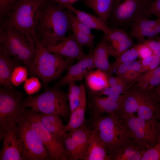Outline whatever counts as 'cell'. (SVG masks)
<instances>
[{
  "mask_svg": "<svg viewBox=\"0 0 160 160\" xmlns=\"http://www.w3.org/2000/svg\"><path fill=\"white\" fill-rule=\"evenodd\" d=\"M70 13V11L64 10L53 1L45 6L36 32H38L39 40L45 47L57 44L71 30Z\"/></svg>",
  "mask_w": 160,
  "mask_h": 160,
  "instance_id": "6da1fadb",
  "label": "cell"
},
{
  "mask_svg": "<svg viewBox=\"0 0 160 160\" xmlns=\"http://www.w3.org/2000/svg\"><path fill=\"white\" fill-rule=\"evenodd\" d=\"M34 42L36 55L27 68L31 75L40 78L43 86H46L50 81L59 77L74 60L66 59L49 52L38 39Z\"/></svg>",
  "mask_w": 160,
  "mask_h": 160,
  "instance_id": "7a4b0ae2",
  "label": "cell"
},
{
  "mask_svg": "<svg viewBox=\"0 0 160 160\" xmlns=\"http://www.w3.org/2000/svg\"><path fill=\"white\" fill-rule=\"evenodd\" d=\"M45 1L19 0L7 14L6 24L34 40L38 39L36 29L43 11Z\"/></svg>",
  "mask_w": 160,
  "mask_h": 160,
  "instance_id": "3957f363",
  "label": "cell"
},
{
  "mask_svg": "<svg viewBox=\"0 0 160 160\" xmlns=\"http://www.w3.org/2000/svg\"><path fill=\"white\" fill-rule=\"evenodd\" d=\"M89 128L96 133L107 152L124 144L131 137L124 120L118 115L93 116Z\"/></svg>",
  "mask_w": 160,
  "mask_h": 160,
  "instance_id": "277c9868",
  "label": "cell"
},
{
  "mask_svg": "<svg viewBox=\"0 0 160 160\" xmlns=\"http://www.w3.org/2000/svg\"><path fill=\"white\" fill-rule=\"evenodd\" d=\"M23 104L37 113L57 115L66 121L71 115L67 93L54 86L47 88L39 95L26 97Z\"/></svg>",
  "mask_w": 160,
  "mask_h": 160,
  "instance_id": "5b68a950",
  "label": "cell"
},
{
  "mask_svg": "<svg viewBox=\"0 0 160 160\" xmlns=\"http://www.w3.org/2000/svg\"><path fill=\"white\" fill-rule=\"evenodd\" d=\"M154 0H113L107 25L124 29L140 18H151L152 15L149 8Z\"/></svg>",
  "mask_w": 160,
  "mask_h": 160,
  "instance_id": "8992f818",
  "label": "cell"
},
{
  "mask_svg": "<svg viewBox=\"0 0 160 160\" xmlns=\"http://www.w3.org/2000/svg\"><path fill=\"white\" fill-rule=\"evenodd\" d=\"M16 128L23 160H52L25 114L17 122Z\"/></svg>",
  "mask_w": 160,
  "mask_h": 160,
  "instance_id": "52a82bcc",
  "label": "cell"
},
{
  "mask_svg": "<svg viewBox=\"0 0 160 160\" xmlns=\"http://www.w3.org/2000/svg\"><path fill=\"white\" fill-rule=\"evenodd\" d=\"M23 95L16 91L0 88V138L8 130L15 127L25 114Z\"/></svg>",
  "mask_w": 160,
  "mask_h": 160,
  "instance_id": "ba28073f",
  "label": "cell"
},
{
  "mask_svg": "<svg viewBox=\"0 0 160 160\" xmlns=\"http://www.w3.org/2000/svg\"><path fill=\"white\" fill-rule=\"evenodd\" d=\"M25 115L32 129L37 134L52 160H69L63 137L52 135L41 124L38 113L32 109L25 110Z\"/></svg>",
  "mask_w": 160,
  "mask_h": 160,
  "instance_id": "9c48e42d",
  "label": "cell"
},
{
  "mask_svg": "<svg viewBox=\"0 0 160 160\" xmlns=\"http://www.w3.org/2000/svg\"><path fill=\"white\" fill-rule=\"evenodd\" d=\"M131 137L145 145L148 149L157 142L160 126L157 119L152 120L142 119L134 115L124 119Z\"/></svg>",
  "mask_w": 160,
  "mask_h": 160,
  "instance_id": "30bf717a",
  "label": "cell"
},
{
  "mask_svg": "<svg viewBox=\"0 0 160 160\" xmlns=\"http://www.w3.org/2000/svg\"><path fill=\"white\" fill-rule=\"evenodd\" d=\"M92 51L85 55L77 63L70 65L66 74L54 86L59 87L73 82L80 81L84 79L87 74L95 68L92 56Z\"/></svg>",
  "mask_w": 160,
  "mask_h": 160,
  "instance_id": "8fae6325",
  "label": "cell"
},
{
  "mask_svg": "<svg viewBox=\"0 0 160 160\" xmlns=\"http://www.w3.org/2000/svg\"><path fill=\"white\" fill-rule=\"evenodd\" d=\"M89 106L93 112V116H98L104 113H116L123 94L112 95L102 97L96 93L88 92Z\"/></svg>",
  "mask_w": 160,
  "mask_h": 160,
  "instance_id": "7c38bea8",
  "label": "cell"
},
{
  "mask_svg": "<svg viewBox=\"0 0 160 160\" xmlns=\"http://www.w3.org/2000/svg\"><path fill=\"white\" fill-rule=\"evenodd\" d=\"M6 30L1 35L0 49L17 60L18 53L29 39L12 26L6 24Z\"/></svg>",
  "mask_w": 160,
  "mask_h": 160,
  "instance_id": "4fadbf2b",
  "label": "cell"
},
{
  "mask_svg": "<svg viewBox=\"0 0 160 160\" xmlns=\"http://www.w3.org/2000/svg\"><path fill=\"white\" fill-rule=\"evenodd\" d=\"M132 36L123 28H112L111 33L106 35V40L110 56L116 59L133 45Z\"/></svg>",
  "mask_w": 160,
  "mask_h": 160,
  "instance_id": "5bb4252c",
  "label": "cell"
},
{
  "mask_svg": "<svg viewBox=\"0 0 160 160\" xmlns=\"http://www.w3.org/2000/svg\"><path fill=\"white\" fill-rule=\"evenodd\" d=\"M46 47L49 52L68 59H76L78 60L85 55L82 47L78 43L71 32L57 44Z\"/></svg>",
  "mask_w": 160,
  "mask_h": 160,
  "instance_id": "9a60e30c",
  "label": "cell"
},
{
  "mask_svg": "<svg viewBox=\"0 0 160 160\" xmlns=\"http://www.w3.org/2000/svg\"><path fill=\"white\" fill-rule=\"evenodd\" d=\"M148 149L146 146L131 137L122 145L108 153L111 160H141Z\"/></svg>",
  "mask_w": 160,
  "mask_h": 160,
  "instance_id": "2e32d148",
  "label": "cell"
},
{
  "mask_svg": "<svg viewBox=\"0 0 160 160\" xmlns=\"http://www.w3.org/2000/svg\"><path fill=\"white\" fill-rule=\"evenodd\" d=\"M144 92L135 84L131 87L123 94L116 114L123 119L134 115L137 111Z\"/></svg>",
  "mask_w": 160,
  "mask_h": 160,
  "instance_id": "e0dca14e",
  "label": "cell"
},
{
  "mask_svg": "<svg viewBox=\"0 0 160 160\" xmlns=\"http://www.w3.org/2000/svg\"><path fill=\"white\" fill-rule=\"evenodd\" d=\"M3 145L0 153V160H22L16 126L7 131L0 138Z\"/></svg>",
  "mask_w": 160,
  "mask_h": 160,
  "instance_id": "ac0fdd59",
  "label": "cell"
},
{
  "mask_svg": "<svg viewBox=\"0 0 160 160\" xmlns=\"http://www.w3.org/2000/svg\"><path fill=\"white\" fill-rule=\"evenodd\" d=\"M81 86V93L79 105L71 112L68 121L64 125L63 129L64 133L71 132L86 125L85 112L87 105L86 91L84 84Z\"/></svg>",
  "mask_w": 160,
  "mask_h": 160,
  "instance_id": "d6986e66",
  "label": "cell"
},
{
  "mask_svg": "<svg viewBox=\"0 0 160 160\" xmlns=\"http://www.w3.org/2000/svg\"><path fill=\"white\" fill-rule=\"evenodd\" d=\"M109 56L106 35L104 34L92 52V56L95 68L111 74L113 71L109 62Z\"/></svg>",
  "mask_w": 160,
  "mask_h": 160,
  "instance_id": "ffe728a7",
  "label": "cell"
},
{
  "mask_svg": "<svg viewBox=\"0 0 160 160\" xmlns=\"http://www.w3.org/2000/svg\"><path fill=\"white\" fill-rule=\"evenodd\" d=\"M66 9L72 12L79 20L91 29L101 31L107 35L111 33L112 28L98 17L79 10L72 4L68 5Z\"/></svg>",
  "mask_w": 160,
  "mask_h": 160,
  "instance_id": "44dd1931",
  "label": "cell"
},
{
  "mask_svg": "<svg viewBox=\"0 0 160 160\" xmlns=\"http://www.w3.org/2000/svg\"><path fill=\"white\" fill-rule=\"evenodd\" d=\"M17 66L15 61L10 56L0 49V85L4 88L12 91H16L11 82L12 72Z\"/></svg>",
  "mask_w": 160,
  "mask_h": 160,
  "instance_id": "7402d4cb",
  "label": "cell"
},
{
  "mask_svg": "<svg viewBox=\"0 0 160 160\" xmlns=\"http://www.w3.org/2000/svg\"><path fill=\"white\" fill-rule=\"evenodd\" d=\"M158 103L150 92L144 91L137 111L138 117L146 120H152L157 119L155 111Z\"/></svg>",
  "mask_w": 160,
  "mask_h": 160,
  "instance_id": "603a6c76",
  "label": "cell"
},
{
  "mask_svg": "<svg viewBox=\"0 0 160 160\" xmlns=\"http://www.w3.org/2000/svg\"><path fill=\"white\" fill-rule=\"evenodd\" d=\"M91 129V139L84 160H111L105 146L95 132Z\"/></svg>",
  "mask_w": 160,
  "mask_h": 160,
  "instance_id": "cb8c5ba5",
  "label": "cell"
},
{
  "mask_svg": "<svg viewBox=\"0 0 160 160\" xmlns=\"http://www.w3.org/2000/svg\"><path fill=\"white\" fill-rule=\"evenodd\" d=\"M107 73L98 69L89 72L84 79L89 91L98 93L109 87Z\"/></svg>",
  "mask_w": 160,
  "mask_h": 160,
  "instance_id": "d4e9b609",
  "label": "cell"
},
{
  "mask_svg": "<svg viewBox=\"0 0 160 160\" xmlns=\"http://www.w3.org/2000/svg\"><path fill=\"white\" fill-rule=\"evenodd\" d=\"M38 113L41 124L50 133L55 137H62L64 125L60 116L54 114Z\"/></svg>",
  "mask_w": 160,
  "mask_h": 160,
  "instance_id": "484cf974",
  "label": "cell"
},
{
  "mask_svg": "<svg viewBox=\"0 0 160 160\" xmlns=\"http://www.w3.org/2000/svg\"><path fill=\"white\" fill-rule=\"evenodd\" d=\"M135 85L142 90L149 92L160 84V65L156 68L140 74Z\"/></svg>",
  "mask_w": 160,
  "mask_h": 160,
  "instance_id": "4316f807",
  "label": "cell"
},
{
  "mask_svg": "<svg viewBox=\"0 0 160 160\" xmlns=\"http://www.w3.org/2000/svg\"><path fill=\"white\" fill-rule=\"evenodd\" d=\"M69 132L78 147L81 160H84L91 139V130L86 124Z\"/></svg>",
  "mask_w": 160,
  "mask_h": 160,
  "instance_id": "83f0119b",
  "label": "cell"
},
{
  "mask_svg": "<svg viewBox=\"0 0 160 160\" xmlns=\"http://www.w3.org/2000/svg\"><path fill=\"white\" fill-rule=\"evenodd\" d=\"M113 0H84L83 4L92 9L106 24Z\"/></svg>",
  "mask_w": 160,
  "mask_h": 160,
  "instance_id": "f1b7e54d",
  "label": "cell"
},
{
  "mask_svg": "<svg viewBox=\"0 0 160 160\" xmlns=\"http://www.w3.org/2000/svg\"><path fill=\"white\" fill-rule=\"evenodd\" d=\"M36 52L34 40L32 39H29L19 51L17 60L23 63L27 68L33 61Z\"/></svg>",
  "mask_w": 160,
  "mask_h": 160,
  "instance_id": "f546056e",
  "label": "cell"
},
{
  "mask_svg": "<svg viewBox=\"0 0 160 160\" xmlns=\"http://www.w3.org/2000/svg\"><path fill=\"white\" fill-rule=\"evenodd\" d=\"M62 137L65 149L69 160H81L78 147L70 133H64Z\"/></svg>",
  "mask_w": 160,
  "mask_h": 160,
  "instance_id": "4dcf8cb0",
  "label": "cell"
},
{
  "mask_svg": "<svg viewBox=\"0 0 160 160\" xmlns=\"http://www.w3.org/2000/svg\"><path fill=\"white\" fill-rule=\"evenodd\" d=\"M67 93L69 104L71 112L73 111L79 105L81 98L82 88L81 84L78 85L75 82L68 84Z\"/></svg>",
  "mask_w": 160,
  "mask_h": 160,
  "instance_id": "1f68e13d",
  "label": "cell"
},
{
  "mask_svg": "<svg viewBox=\"0 0 160 160\" xmlns=\"http://www.w3.org/2000/svg\"><path fill=\"white\" fill-rule=\"evenodd\" d=\"M71 30L76 41L81 47L87 46L93 51L95 48L94 40L96 36L81 31L73 27H71Z\"/></svg>",
  "mask_w": 160,
  "mask_h": 160,
  "instance_id": "d6a6232c",
  "label": "cell"
},
{
  "mask_svg": "<svg viewBox=\"0 0 160 160\" xmlns=\"http://www.w3.org/2000/svg\"><path fill=\"white\" fill-rule=\"evenodd\" d=\"M160 33V23L148 28L136 31L130 30L129 34L136 38L139 42H143L145 38L153 37Z\"/></svg>",
  "mask_w": 160,
  "mask_h": 160,
  "instance_id": "836d02e7",
  "label": "cell"
},
{
  "mask_svg": "<svg viewBox=\"0 0 160 160\" xmlns=\"http://www.w3.org/2000/svg\"><path fill=\"white\" fill-rule=\"evenodd\" d=\"M138 57L137 49L135 46L130 49L126 50L122 53L113 63L111 66L113 72L121 64L126 62L136 60Z\"/></svg>",
  "mask_w": 160,
  "mask_h": 160,
  "instance_id": "e575fe53",
  "label": "cell"
},
{
  "mask_svg": "<svg viewBox=\"0 0 160 160\" xmlns=\"http://www.w3.org/2000/svg\"><path fill=\"white\" fill-rule=\"evenodd\" d=\"M28 72L25 66H17L14 68L11 77V82L13 85L17 86L27 79Z\"/></svg>",
  "mask_w": 160,
  "mask_h": 160,
  "instance_id": "d590c367",
  "label": "cell"
},
{
  "mask_svg": "<svg viewBox=\"0 0 160 160\" xmlns=\"http://www.w3.org/2000/svg\"><path fill=\"white\" fill-rule=\"evenodd\" d=\"M117 76H119L128 71H134L142 73L140 60H136L127 61L119 65L115 70Z\"/></svg>",
  "mask_w": 160,
  "mask_h": 160,
  "instance_id": "8d00e7d4",
  "label": "cell"
},
{
  "mask_svg": "<svg viewBox=\"0 0 160 160\" xmlns=\"http://www.w3.org/2000/svg\"><path fill=\"white\" fill-rule=\"evenodd\" d=\"M160 23V19L150 20L145 17H142L136 20L130 26L131 30L136 31L149 28Z\"/></svg>",
  "mask_w": 160,
  "mask_h": 160,
  "instance_id": "74e56055",
  "label": "cell"
},
{
  "mask_svg": "<svg viewBox=\"0 0 160 160\" xmlns=\"http://www.w3.org/2000/svg\"><path fill=\"white\" fill-rule=\"evenodd\" d=\"M41 87V84L38 77L35 76L27 79L23 85L25 91L29 96L38 92Z\"/></svg>",
  "mask_w": 160,
  "mask_h": 160,
  "instance_id": "f35d334b",
  "label": "cell"
},
{
  "mask_svg": "<svg viewBox=\"0 0 160 160\" xmlns=\"http://www.w3.org/2000/svg\"><path fill=\"white\" fill-rule=\"evenodd\" d=\"M142 73L154 69L160 65V57L155 55L140 60Z\"/></svg>",
  "mask_w": 160,
  "mask_h": 160,
  "instance_id": "ab89813d",
  "label": "cell"
},
{
  "mask_svg": "<svg viewBox=\"0 0 160 160\" xmlns=\"http://www.w3.org/2000/svg\"><path fill=\"white\" fill-rule=\"evenodd\" d=\"M141 160H160V138L152 147L147 150Z\"/></svg>",
  "mask_w": 160,
  "mask_h": 160,
  "instance_id": "60d3db41",
  "label": "cell"
},
{
  "mask_svg": "<svg viewBox=\"0 0 160 160\" xmlns=\"http://www.w3.org/2000/svg\"><path fill=\"white\" fill-rule=\"evenodd\" d=\"M130 88L126 84L121 85L113 87L105 88L98 93H96L99 95H112L123 94Z\"/></svg>",
  "mask_w": 160,
  "mask_h": 160,
  "instance_id": "b9f144b4",
  "label": "cell"
},
{
  "mask_svg": "<svg viewBox=\"0 0 160 160\" xmlns=\"http://www.w3.org/2000/svg\"><path fill=\"white\" fill-rule=\"evenodd\" d=\"M70 18L71 27H74L79 30L89 35L93 34L92 33L91 29L79 20L71 11Z\"/></svg>",
  "mask_w": 160,
  "mask_h": 160,
  "instance_id": "7bdbcfd3",
  "label": "cell"
},
{
  "mask_svg": "<svg viewBox=\"0 0 160 160\" xmlns=\"http://www.w3.org/2000/svg\"><path fill=\"white\" fill-rule=\"evenodd\" d=\"M140 73H141L138 72L131 71L126 72L119 76L123 80L129 87H130L136 82Z\"/></svg>",
  "mask_w": 160,
  "mask_h": 160,
  "instance_id": "ee69618b",
  "label": "cell"
},
{
  "mask_svg": "<svg viewBox=\"0 0 160 160\" xmlns=\"http://www.w3.org/2000/svg\"><path fill=\"white\" fill-rule=\"evenodd\" d=\"M138 54V57L141 59L148 57L153 55L149 47L144 42H139L135 45Z\"/></svg>",
  "mask_w": 160,
  "mask_h": 160,
  "instance_id": "f6af8a7d",
  "label": "cell"
},
{
  "mask_svg": "<svg viewBox=\"0 0 160 160\" xmlns=\"http://www.w3.org/2000/svg\"><path fill=\"white\" fill-rule=\"evenodd\" d=\"M15 0H0V12L1 15H7L16 3Z\"/></svg>",
  "mask_w": 160,
  "mask_h": 160,
  "instance_id": "bcb514c9",
  "label": "cell"
},
{
  "mask_svg": "<svg viewBox=\"0 0 160 160\" xmlns=\"http://www.w3.org/2000/svg\"><path fill=\"white\" fill-rule=\"evenodd\" d=\"M150 48L153 54L160 57V42L158 40L148 39L143 41Z\"/></svg>",
  "mask_w": 160,
  "mask_h": 160,
  "instance_id": "7dc6e473",
  "label": "cell"
},
{
  "mask_svg": "<svg viewBox=\"0 0 160 160\" xmlns=\"http://www.w3.org/2000/svg\"><path fill=\"white\" fill-rule=\"evenodd\" d=\"M149 11L153 15L157 17L160 16V0H154L149 8Z\"/></svg>",
  "mask_w": 160,
  "mask_h": 160,
  "instance_id": "c3c4849f",
  "label": "cell"
},
{
  "mask_svg": "<svg viewBox=\"0 0 160 160\" xmlns=\"http://www.w3.org/2000/svg\"><path fill=\"white\" fill-rule=\"evenodd\" d=\"M60 7L62 9H66V8L71 4V0H52Z\"/></svg>",
  "mask_w": 160,
  "mask_h": 160,
  "instance_id": "681fc988",
  "label": "cell"
},
{
  "mask_svg": "<svg viewBox=\"0 0 160 160\" xmlns=\"http://www.w3.org/2000/svg\"><path fill=\"white\" fill-rule=\"evenodd\" d=\"M158 103H160V84L150 91Z\"/></svg>",
  "mask_w": 160,
  "mask_h": 160,
  "instance_id": "f907efd6",
  "label": "cell"
},
{
  "mask_svg": "<svg viewBox=\"0 0 160 160\" xmlns=\"http://www.w3.org/2000/svg\"><path fill=\"white\" fill-rule=\"evenodd\" d=\"M155 114L159 124L160 130L158 137L160 138V103H158L157 105L155 111Z\"/></svg>",
  "mask_w": 160,
  "mask_h": 160,
  "instance_id": "816d5d0a",
  "label": "cell"
},
{
  "mask_svg": "<svg viewBox=\"0 0 160 160\" xmlns=\"http://www.w3.org/2000/svg\"><path fill=\"white\" fill-rule=\"evenodd\" d=\"M157 40L160 42V37H159L158 38Z\"/></svg>",
  "mask_w": 160,
  "mask_h": 160,
  "instance_id": "f5cc1de1",
  "label": "cell"
},
{
  "mask_svg": "<svg viewBox=\"0 0 160 160\" xmlns=\"http://www.w3.org/2000/svg\"><path fill=\"white\" fill-rule=\"evenodd\" d=\"M158 18H160V16H159V17H158Z\"/></svg>",
  "mask_w": 160,
  "mask_h": 160,
  "instance_id": "db71d44e",
  "label": "cell"
},
{
  "mask_svg": "<svg viewBox=\"0 0 160 160\" xmlns=\"http://www.w3.org/2000/svg\"><path fill=\"white\" fill-rule=\"evenodd\" d=\"M40 0L43 1H45V0Z\"/></svg>",
  "mask_w": 160,
  "mask_h": 160,
  "instance_id": "11a10c76",
  "label": "cell"
}]
</instances>
